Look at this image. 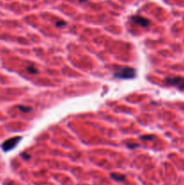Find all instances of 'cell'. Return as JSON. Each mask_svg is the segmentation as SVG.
<instances>
[{
  "label": "cell",
  "mask_w": 184,
  "mask_h": 185,
  "mask_svg": "<svg viewBox=\"0 0 184 185\" xmlns=\"http://www.w3.org/2000/svg\"><path fill=\"white\" fill-rule=\"evenodd\" d=\"M135 70L131 67H122L116 71L114 76L118 79H133L135 77Z\"/></svg>",
  "instance_id": "obj_1"
},
{
  "label": "cell",
  "mask_w": 184,
  "mask_h": 185,
  "mask_svg": "<svg viewBox=\"0 0 184 185\" xmlns=\"http://www.w3.org/2000/svg\"><path fill=\"white\" fill-rule=\"evenodd\" d=\"M165 84L169 86L177 87L181 90H184V78L178 77V76H170L164 80Z\"/></svg>",
  "instance_id": "obj_2"
},
{
  "label": "cell",
  "mask_w": 184,
  "mask_h": 185,
  "mask_svg": "<svg viewBox=\"0 0 184 185\" xmlns=\"http://www.w3.org/2000/svg\"><path fill=\"white\" fill-rule=\"evenodd\" d=\"M22 138L21 136H15V137H12L9 138L8 140L5 141L2 144V148L5 152H8L11 149H13L14 147H16V144H18V142L20 141Z\"/></svg>",
  "instance_id": "obj_3"
},
{
  "label": "cell",
  "mask_w": 184,
  "mask_h": 185,
  "mask_svg": "<svg viewBox=\"0 0 184 185\" xmlns=\"http://www.w3.org/2000/svg\"><path fill=\"white\" fill-rule=\"evenodd\" d=\"M131 20H132V22L141 25L143 27H148L150 24V21L148 19L144 18L143 16H134L131 17Z\"/></svg>",
  "instance_id": "obj_4"
},
{
  "label": "cell",
  "mask_w": 184,
  "mask_h": 185,
  "mask_svg": "<svg viewBox=\"0 0 184 185\" xmlns=\"http://www.w3.org/2000/svg\"><path fill=\"white\" fill-rule=\"evenodd\" d=\"M111 178L117 182H123V181H124V179H126V176L115 173V174H111Z\"/></svg>",
  "instance_id": "obj_5"
},
{
  "label": "cell",
  "mask_w": 184,
  "mask_h": 185,
  "mask_svg": "<svg viewBox=\"0 0 184 185\" xmlns=\"http://www.w3.org/2000/svg\"><path fill=\"white\" fill-rule=\"evenodd\" d=\"M21 111L24 112V113H28V112H31L32 111V108L30 107H25V106H18L17 107Z\"/></svg>",
  "instance_id": "obj_6"
},
{
  "label": "cell",
  "mask_w": 184,
  "mask_h": 185,
  "mask_svg": "<svg viewBox=\"0 0 184 185\" xmlns=\"http://www.w3.org/2000/svg\"><path fill=\"white\" fill-rule=\"evenodd\" d=\"M26 71H27L28 72H30V73H38L37 70L32 65H30V66H28L27 68H26Z\"/></svg>",
  "instance_id": "obj_7"
},
{
  "label": "cell",
  "mask_w": 184,
  "mask_h": 185,
  "mask_svg": "<svg viewBox=\"0 0 184 185\" xmlns=\"http://www.w3.org/2000/svg\"><path fill=\"white\" fill-rule=\"evenodd\" d=\"M154 138V136H141V139H143V140H153Z\"/></svg>",
  "instance_id": "obj_8"
},
{
  "label": "cell",
  "mask_w": 184,
  "mask_h": 185,
  "mask_svg": "<svg viewBox=\"0 0 184 185\" xmlns=\"http://www.w3.org/2000/svg\"><path fill=\"white\" fill-rule=\"evenodd\" d=\"M65 24H66V23H65V22L60 21V22H57V23H56V26L60 27V26H63V25H65Z\"/></svg>",
  "instance_id": "obj_9"
},
{
  "label": "cell",
  "mask_w": 184,
  "mask_h": 185,
  "mask_svg": "<svg viewBox=\"0 0 184 185\" xmlns=\"http://www.w3.org/2000/svg\"><path fill=\"white\" fill-rule=\"evenodd\" d=\"M4 185H16V184L13 182H6L4 183Z\"/></svg>",
  "instance_id": "obj_10"
},
{
  "label": "cell",
  "mask_w": 184,
  "mask_h": 185,
  "mask_svg": "<svg viewBox=\"0 0 184 185\" xmlns=\"http://www.w3.org/2000/svg\"><path fill=\"white\" fill-rule=\"evenodd\" d=\"M78 1H80V3H84V2H86L87 0H78Z\"/></svg>",
  "instance_id": "obj_11"
}]
</instances>
